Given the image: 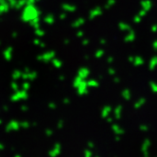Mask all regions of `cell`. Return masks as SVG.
<instances>
[{"label":"cell","mask_w":157,"mask_h":157,"mask_svg":"<svg viewBox=\"0 0 157 157\" xmlns=\"http://www.w3.org/2000/svg\"><path fill=\"white\" fill-rule=\"evenodd\" d=\"M111 130L115 133V136H122L125 133V130L123 129L120 125L117 124V123H111Z\"/></svg>","instance_id":"obj_6"},{"label":"cell","mask_w":157,"mask_h":157,"mask_svg":"<svg viewBox=\"0 0 157 157\" xmlns=\"http://www.w3.org/2000/svg\"><path fill=\"white\" fill-rule=\"evenodd\" d=\"M87 80H84V78L76 76L75 78L73 80L72 85L74 88H76L77 94L81 97L86 96L89 94V87L87 85Z\"/></svg>","instance_id":"obj_1"},{"label":"cell","mask_w":157,"mask_h":157,"mask_svg":"<svg viewBox=\"0 0 157 157\" xmlns=\"http://www.w3.org/2000/svg\"><path fill=\"white\" fill-rule=\"evenodd\" d=\"M90 74H91L90 69H89L88 67H86V66L80 67V68H78V71H77V76L84 78V80H87V78H89V76H90Z\"/></svg>","instance_id":"obj_5"},{"label":"cell","mask_w":157,"mask_h":157,"mask_svg":"<svg viewBox=\"0 0 157 157\" xmlns=\"http://www.w3.org/2000/svg\"><path fill=\"white\" fill-rule=\"evenodd\" d=\"M76 36L78 38H82L84 36V31L82 29H78L77 32H76Z\"/></svg>","instance_id":"obj_29"},{"label":"cell","mask_w":157,"mask_h":157,"mask_svg":"<svg viewBox=\"0 0 157 157\" xmlns=\"http://www.w3.org/2000/svg\"><path fill=\"white\" fill-rule=\"evenodd\" d=\"M50 107H51V108H56L55 103H50Z\"/></svg>","instance_id":"obj_44"},{"label":"cell","mask_w":157,"mask_h":157,"mask_svg":"<svg viewBox=\"0 0 157 157\" xmlns=\"http://www.w3.org/2000/svg\"><path fill=\"white\" fill-rule=\"evenodd\" d=\"M121 97H122L123 99L127 100V101H128V100H130L132 98V92H131L130 89H128V88L123 89V90L121 91Z\"/></svg>","instance_id":"obj_17"},{"label":"cell","mask_w":157,"mask_h":157,"mask_svg":"<svg viewBox=\"0 0 157 157\" xmlns=\"http://www.w3.org/2000/svg\"><path fill=\"white\" fill-rule=\"evenodd\" d=\"M87 85L89 88H98L99 86V82L95 78H87Z\"/></svg>","instance_id":"obj_18"},{"label":"cell","mask_w":157,"mask_h":157,"mask_svg":"<svg viewBox=\"0 0 157 157\" xmlns=\"http://www.w3.org/2000/svg\"><path fill=\"white\" fill-rule=\"evenodd\" d=\"M59 17H60V19H62V20H64L66 17H67V13H65V12H63V13H60V15H59Z\"/></svg>","instance_id":"obj_34"},{"label":"cell","mask_w":157,"mask_h":157,"mask_svg":"<svg viewBox=\"0 0 157 157\" xmlns=\"http://www.w3.org/2000/svg\"><path fill=\"white\" fill-rule=\"evenodd\" d=\"M147 13H147V12H145V10H139V13H138V14H139L141 17H145L146 15H147Z\"/></svg>","instance_id":"obj_36"},{"label":"cell","mask_w":157,"mask_h":157,"mask_svg":"<svg viewBox=\"0 0 157 157\" xmlns=\"http://www.w3.org/2000/svg\"><path fill=\"white\" fill-rule=\"evenodd\" d=\"M84 58H85V60H88V59H89V56H88V55H86Z\"/></svg>","instance_id":"obj_45"},{"label":"cell","mask_w":157,"mask_h":157,"mask_svg":"<svg viewBox=\"0 0 157 157\" xmlns=\"http://www.w3.org/2000/svg\"><path fill=\"white\" fill-rule=\"evenodd\" d=\"M62 9L63 12L67 13H73L77 10V6L74 4H70V3H64L62 5Z\"/></svg>","instance_id":"obj_11"},{"label":"cell","mask_w":157,"mask_h":157,"mask_svg":"<svg viewBox=\"0 0 157 157\" xmlns=\"http://www.w3.org/2000/svg\"><path fill=\"white\" fill-rule=\"evenodd\" d=\"M62 152V145L60 143H56L54 145V147L51 149V151H49V155L51 157H56V156H58L60 155Z\"/></svg>","instance_id":"obj_12"},{"label":"cell","mask_w":157,"mask_h":157,"mask_svg":"<svg viewBox=\"0 0 157 157\" xmlns=\"http://www.w3.org/2000/svg\"><path fill=\"white\" fill-rule=\"evenodd\" d=\"M112 112H113V107L111 105H105L102 107L101 111H100V117L105 119L106 117H108L109 116H111Z\"/></svg>","instance_id":"obj_9"},{"label":"cell","mask_w":157,"mask_h":157,"mask_svg":"<svg viewBox=\"0 0 157 157\" xmlns=\"http://www.w3.org/2000/svg\"><path fill=\"white\" fill-rule=\"evenodd\" d=\"M117 27H118V29H119V30H121V31H125V32H127V31H129L130 29H132L131 25L128 24V23H126V22H119L118 25H117Z\"/></svg>","instance_id":"obj_16"},{"label":"cell","mask_w":157,"mask_h":157,"mask_svg":"<svg viewBox=\"0 0 157 157\" xmlns=\"http://www.w3.org/2000/svg\"><path fill=\"white\" fill-rule=\"evenodd\" d=\"M52 64L56 67V68H61L63 66V63L60 59H57V58H53L52 59Z\"/></svg>","instance_id":"obj_23"},{"label":"cell","mask_w":157,"mask_h":157,"mask_svg":"<svg viewBox=\"0 0 157 157\" xmlns=\"http://www.w3.org/2000/svg\"><path fill=\"white\" fill-rule=\"evenodd\" d=\"M105 120H106L108 123H113V121H114V117L109 116L108 117H106V118H105Z\"/></svg>","instance_id":"obj_38"},{"label":"cell","mask_w":157,"mask_h":157,"mask_svg":"<svg viewBox=\"0 0 157 157\" xmlns=\"http://www.w3.org/2000/svg\"><path fill=\"white\" fill-rule=\"evenodd\" d=\"M63 125H64V122H63V120L60 119V121L58 122V124H57L58 128H59V129H62V128L63 127Z\"/></svg>","instance_id":"obj_37"},{"label":"cell","mask_w":157,"mask_h":157,"mask_svg":"<svg viewBox=\"0 0 157 157\" xmlns=\"http://www.w3.org/2000/svg\"><path fill=\"white\" fill-rule=\"evenodd\" d=\"M139 130H140L141 132H148V131L150 130V126L147 125V124H141V125L139 126Z\"/></svg>","instance_id":"obj_27"},{"label":"cell","mask_w":157,"mask_h":157,"mask_svg":"<svg viewBox=\"0 0 157 157\" xmlns=\"http://www.w3.org/2000/svg\"><path fill=\"white\" fill-rule=\"evenodd\" d=\"M85 24V19L83 17H78L75 20L72 21V23H71V27L73 29H80L82 28L83 25Z\"/></svg>","instance_id":"obj_13"},{"label":"cell","mask_w":157,"mask_h":157,"mask_svg":"<svg viewBox=\"0 0 157 157\" xmlns=\"http://www.w3.org/2000/svg\"><path fill=\"white\" fill-rule=\"evenodd\" d=\"M146 103H147V99H146L145 98H137L136 101H134V103H133V108L136 109V110H139V109H141Z\"/></svg>","instance_id":"obj_14"},{"label":"cell","mask_w":157,"mask_h":157,"mask_svg":"<svg viewBox=\"0 0 157 157\" xmlns=\"http://www.w3.org/2000/svg\"><path fill=\"white\" fill-rule=\"evenodd\" d=\"M107 63H109V64H111V63H114V61H115V58L113 57V56H109V57L107 58Z\"/></svg>","instance_id":"obj_32"},{"label":"cell","mask_w":157,"mask_h":157,"mask_svg":"<svg viewBox=\"0 0 157 157\" xmlns=\"http://www.w3.org/2000/svg\"><path fill=\"white\" fill-rule=\"evenodd\" d=\"M87 148H90L92 150L95 149V143L93 141H88L87 142Z\"/></svg>","instance_id":"obj_31"},{"label":"cell","mask_w":157,"mask_h":157,"mask_svg":"<svg viewBox=\"0 0 157 157\" xmlns=\"http://www.w3.org/2000/svg\"><path fill=\"white\" fill-rule=\"evenodd\" d=\"M107 73H108V75H109V76H116L117 71H116V69L114 68V67L110 66L109 68L107 69Z\"/></svg>","instance_id":"obj_26"},{"label":"cell","mask_w":157,"mask_h":157,"mask_svg":"<svg viewBox=\"0 0 157 157\" xmlns=\"http://www.w3.org/2000/svg\"><path fill=\"white\" fill-rule=\"evenodd\" d=\"M151 47H152V49H153L154 51H157V40H155V41L152 42Z\"/></svg>","instance_id":"obj_35"},{"label":"cell","mask_w":157,"mask_h":157,"mask_svg":"<svg viewBox=\"0 0 157 157\" xmlns=\"http://www.w3.org/2000/svg\"><path fill=\"white\" fill-rule=\"evenodd\" d=\"M82 155H83L84 157H93V155H94L93 150L90 149V148H86V149H84L83 151H82Z\"/></svg>","instance_id":"obj_22"},{"label":"cell","mask_w":157,"mask_h":157,"mask_svg":"<svg viewBox=\"0 0 157 157\" xmlns=\"http://www.w3.org/2000/svg\"><path fill=\"white\" fill-rule=\"evenodd\" d=\"M128 61L136 67L142 66L145 63V60L143 59V57H141V56H129Z\"/></svg>","instance_id":"obj_4"},{"label":"cell","mask_w":157,"mask_h":157,"mask_svg":"<svg viewBox=\"0 0 157 157\" xmlns=\"http://www.w3.org/2000/svg\"><path fill=\"white\" fill-rule=\"evenodd\" d=\"M104 55H105V50L102 49V48L97 49V50L95 51V54H94V56H95V58H96V59H101Z\"/></svg>","instance_id":"obj_19"},{"label":"cell","mask_w":157,"mask_h":157,"mask_svg":"<svg viewBox=\"0 0 157 157\" xmlns=\"http://www.w3.org/2000/svg\"><path fill=\"white\" fill-rule=\"evenodd\" d=\"M69 43H70V40L69 39L64 40V44H69Z\"/></svg>","instance_id":"obj_43"},{"label":"cell","mask_w":157,"mask_h":157,"mask_svg":"<svg viewBox=\"0 0 157 157\" xmlns=\"http://www.w3.org/2000/svg\"><path fill=\"white\" fill-rule=\"evenodd\" d=\"M136 33L132 29H130L129 31H127L126 35L124 36V42L127 44L133 43L134 41H136Z\"/></svg>","instance_id":"obj_7"},{"label":"cell","mask_w":157,"mask_h":157,"mask_svg":"<svg viewBox=\"0 0 157 157\" xmlns=\"http://www.w3.org/2000/svg\"><path fill=\"white\" fill-rule=\"evenodd\" d=\"M83 47H87L89 44H90V39H88V38H83L82 37V43H81Z\"/></svg>","instance_id":"obj_28"},{"label":"cell","mask_w":157,"mask_h":157,"mask_svg":"<svg viewBox=\"0 0 157 157\" xmlns=\"http://www.w3.org/2000/svg\"><path fill=\"white\" fill-rule=\"evenodd\" d=\"M102 13H103V9L99 6H97V7L93 8L92 10H90V12L88 13V19L94 20V19L99 17L100 15H102Z\"/></svg>","instance_id":"obj_3"},{"label":"cell","mask_w":157,"mask_h":157,"mask_svg":"<svg viewBox=\"0 0 157 157\" xmlns=\"http://www.w3.org/2000/svg\"><path fill=\"white\" fill-rule=\"evenodd\" d=\"M63 104L68 105V104H70V99H69L68 98H63Z\"/></svg>","instance_id":"obj_40"},{"label":"cell","mask_w":157,"mask_h":157,"mask_svg":"<svg viewBox=\"0 0 157 157\" xmlns=\"http://www.w3.org/2000/svg\"><path fill=\"white\" fill-rule=\"evenodd\" d=\"M113 117H114V119L116 120H119L121 117H122V113H123V106L118 104L117 105L114 109H113Z\"/></svg>","instance_id":"obj_8"},{"label":"cell","mask_w":157,"mask_h":157,"mask_svg":"<svg viewBox=\"0 0 157 157\" xmlns=\"http://www.w3.org/2000/svg\"><path fill=\"white\" fill-rule=\"evenodd\" d=\"M113 81H114L115 83H119V82H121V78H120L119 77H114Z\"/></svg>","instance_id":"obj_39"},{"label":"cell","mask_w":157,"mask_h":157,"mask_svg":"<svg viewBox=\"0 0 157 157\" xmlns=\"http://www.w3.org/2000/svg\"><path fill=\"white\" fill-rule=\"evenodd\" d=\"M152 9V1L151 0H141L140 1V10L149 13Z\"/></svg>","instance_id":"obj_10"},{"label":"cell","mask_w":157,"mask_h":157,"mask_svg":"<svg viewBox=\"0 0 157 157\" xmlns=\"http://www.w3.org/2000/svg\"><path fill=\"white\" fill-rule=\"evenodd\" d=\"M115 140H116L117 142H120L121 136H115Z\"/></svg>","instance_id":"obj_42"},{"label":"cell","mask_w":157,"mask_h":157,"mask_svg":"<svg viewBox=\"0 0 157 157\" xmlns=\"http://www.w3.org/2000/svg\"><path fill=\"white\" fill-rule=\"evenodd\" d=\"M106 43H107V41L104 38H101V39L99 40V44H101V46H104V44H106Z\"/></svg>","instance_id":"obj_41"},{"label":"cell","mask_w":157,"mask_h":157,"mask_svg":"<svg viewBox=\"0 0 157 157\" xmlns=\"http://www.w3.org/2000/svg\"><path fill=\"white\" fill-rule=\"evenodd\" d=\"M151 31L152 32V33H156L157 32V24H153L151 27Z\"/></svg>","instance_id":"obj_33"},{"label":"cell","mask_w":157,"mask_h":157,"mask_svg":"<svg viewBox=\"0 0 157 157\" xmlns=\"http://www.w3.org/2000/svg\"><path fill=\"white\" fill-rule=\"evenodd\" d=\"M151 146V141L150 138H146L143 140V142L141 144V147H140V151H141V153L143 156L148 157L150 155Z\"/></svg>","instance_id":"obj_2"},{"label":"cell","mask_w":157,"mask_h":157,"mask_svg":"<svg viewBox=\"0 0 157 157\" xmlns=\"http://www.w3.org/2000/svg\"><path fill=\"white\" fill-rule=\"evenodd\" d=\"M150 88H151V90L154 94H157V82H150Z\"/></svg>","instance_id":"obj_25"},{"label":"cell","mask_w":157,"mask_h":157,"mask_svg":"<svg viewBox=\"0 0 157 157\" xmlns=\"http://www.w3.org/2000/svg\"><path fill=\"white\" fill-rule=\"evenodd\" d=\"M148 67L151 71L155 70L157 68V56H153V57H151L150 59L149 63H148Z\"/></svg>","instance_id":"obj_15"},{"label":"cell","mask_w":157,"mask_h":157,"mask_svg":"<svg viewBox=\"0 0 157 157\" xmlns=\"http://www.w3.org/2000/svg\"><path fill=\"white\" fill-rule=\"evenodd\" d=\"M53 58H55V52L54 51H49V52H48V53L43 55V59L46 60V61L52 60Z\"/></svg>","instance_id":"obj_20"},{"label":"cell","mask_w":157,"mask_h":157,"mask_svg":"<svg viewBox=\"0 0 157 157\" xmlns=\"http://www.w3.org/2000/svg\"><path fill=\"white\" fill-rule=\"evenodd\" d=\"M116 3H117V0H107L103 8H104L105 10H109V9H111V8H113V7L116 5Z\"/></svg>","instance_id":"obj_21"},{"label":"cell","mask_w":157,"mask_h":157,"mask_svg":"<svg viewBox=\"0 0 157 157\" xmlns=\"http://www.w3.org/2000/svg\"><path fill=\"white\" fill-rule=\"evenodd\" d=\"M46 22H47L48 24H52V23H54V17H53L52 15L47 16V17H46Z\"/></svg>","instance_id":"obj_30"},{"label":"cell","mask_w":157,"mask_h":157,"mask_svg":"<svg viewBox=\"0 0 157 157\" xmlns=\"http://www.w3.org/2000/svg\"><path fill=\"white\" fill-rule=\"evenodd\" d=\"M142 19H143V17H141L138 13L137 14H136L133 17H132V22L134 24H139V23H141V21H142Z\"/></svg>","instance_id":"obj_24"}]
</instances>
